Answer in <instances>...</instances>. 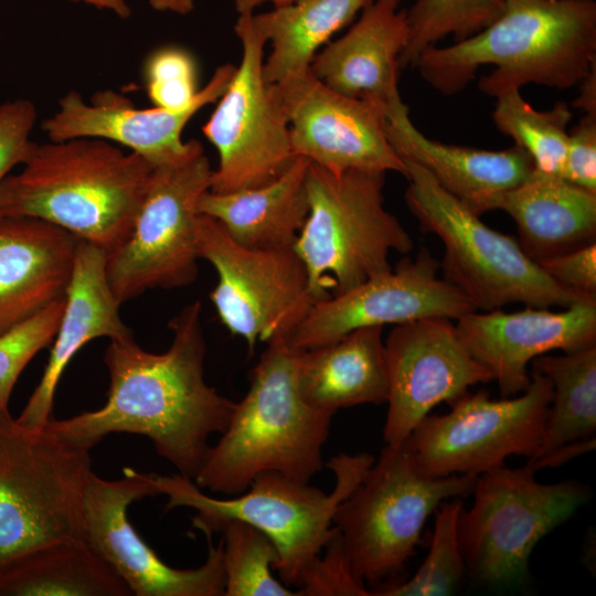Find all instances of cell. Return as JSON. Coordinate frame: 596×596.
Instances as JSON below:
<instances>
[{"label":"cell","instance_id":"f546056e","mask_svg":"<svg viewBox=\"0 0 596 596\" xmlns=\"http://www.w3.org/2000/svg\"><path fill=\"white\" fill-rule=\"evenodd\" d=\"M85 539L46 543L0 566V596H130Z\"/></svg>","mask_w":596,"mask_h":596},{"label":"cell","instance_id":"277c9868","mask_svg":"<svg viewBox=\"0 0 596 596\" xmlns=\"http://www.w3.org/2000/svg\"><path fill=\"white\" fill-rule=\"evenodd\" d=\"M298 353L284 338L267 342L251 370L247 393L236 402L227 427L193 480L201 489L232 497L263 472L309 482L322 469V448L334 413L301 395Z\"/></svg>","mask_w":596,"mask_h":596},{"label":"cell","instance_id":"9c48e42d","mask_svg":"<svg viewBox=\"0 0 596 596\" xmlns=\"http://www.w3.org/2000/svg\"><path fill=\"white\" fill-rule=\"evenodd\" d=\"M89 451L0 413V566L50 542L85 539Z\"/></svg>","mask_w":596,"mask_h":596},{"label":"cell","instance_id":"ab89813d","mask_svg":"<svg viewBox=\"0 0 596 596\" xmlns=\"http://www.w3.org/2000/svg\"><path fill=\"white\" fill-rule=\"evenodd\" d=\"M554 281L596 299V243L538 262Z\"/></svg>","mask_w":596,"mask_h":596},{"label":"cell","instance_id":"74e56055","mask_svg":"<svg viewBox=\"0 0 596 596\" xmlns=\"http://www.w3.org/2000/svg\"><path fill=\"white\" fill-rule=\"evenodd\" d=\"M35 121L36 108L31 100L18 98L0 104V185L28 158L34 143L31 132Z\"/></svg>","mask_w":596,"mask_h":596},{"label":"cell","instance_id":"836d02e7","mask_svg":"<svg viewBox=\"0 0 596 596\" xmlns=\"http://www.w3.org/2000/svg\"><path fill=\"white\" fill-rule=\"evenodd\" d=\"M219 532L223 533L224 596H299L274 576L279 553L266 534L238 520L225 522Z\"/></svg>","mask_w":596,"mask_h":596},{"label":"cell","instance_id":"d6a6232c","mask_svg":"<svg viewBox=\"0 0 596 596\" xmlns=\"http://www.w3.org/2000/svg\"><path fill=\"white\" fill-rule=\"evenodd\" d=\"M505 0H415L406 10L408 36L400 67H414L419 54L446 36L465 40L492 23Z\"/></svg>","mask_w":596,"mask_h":596},{"label":"cell","instance_id":"83f0119b","mask_svg":"<svg viewBox=\"0 0 596 596\" xmlns=\"http://www.w3.org/2000/svg\"><path fill=\"white\" fill-rule=\"evenodd\" d=\"M531 364L552 384L542 439L526 462L536 472L595 449L596 344L558 355L543 354Z\"/></svg>","mask_w":596,"mask_h":596},{"label":"cell","instance_id":"ac0fdd59","mask_svg":"<svg viewBox=\"0 0 596 596\" xmlns=\"http://www.w3.org/2000/svg\"><path fill=\"white\" fill-rule=\"evenodd\" d=\"M272 86L287 111L296 157L333 174L361 170L405 177V164L386 136L383 106L340 94L312 73L295 85Z\"/></svg>","mask_w":596,"mask_h":596},{"label":"cell","instance_id":"7a4b0ae2","mask_svg":"<svg viewBox=\"0 0 596 596\" xmlns=\"http://www.w3.org/2000/svg\"><path fill=\"white\" fill-rule=\"evenodd\" d=\"M595 63V0H505L502 13L483 30L427 47L414 67L434 89L454 95L480 66L493 65L479 88L496 97L529 84L574 87Z\"/></svg>","mask_w":596,"mask_h":596},{"label":"cell","instance_id":"ba28073f","mask_svg":"<svg viewBox=\"0 0 596 596\" xmlns=\"http://www.w3.org/2000/svg\"><path fill=\"white\" fill-rule=\"evenodd\" d=\"M477 477H430L408 438L385 444L332 518L355 574L373 587L395 578L415 554L428 517L443 501L471 494Z\"/></svg>","mask_w":596,"mask_h":596},{"label":"cell","instance_id":"d4e9b609","mask_svg":"<svg viewBox=\"0 0 596 596\" xmlns=\"http://www.w3.org/2000/svg\"><path fill=\"white\" fill-rule=\"evenodd\" d=\"M384 115L386 136L396 153L426 170L468 207L519 184L534 169L530 157L517 146L486 150L428 138L412 123L402 99L386 107Z\"/></svg>","mask_w":596,"mask_h":596},{"label":"cell","instance_id":"5b68a950","mask_svg":"<svg viewBox=\"0 0 596 596\" xmlns=\"http://www.w3.org/2000/svg\"><path fill=\"white\" fill-rule=\"evenodd\" d=\"M374 460L369 454L332 457L327 462L336 476L330 493L277 472L258 475L244 492L227 499L207 496L180 473H155V482L160 494L168 498L166 510L193 509V525L205 536L219 532L231 520L262 531L279 553L275 571L280 581L296 586L333 534L332 518L338 504L361 482Z\"/></svg>","mask_w":596,"mask_h":596},{"label":"cell","instance_id":"4dcf8cb0","mask_svg":"<svg viewBox=\"0 0 596 596\" xmlns=\"http://www.w3.org/2000/svg\"><path fill=\"white\" fill-rule=\"evenodd\" d=\"M494 98L492 120L497 129L530 157L534 170L562 177L572 119L568 105L558 102L551 109L538 110L519 88L507 89Z\"/></svg>","mask_w":596,"mask_h":596},{"label":"cell","instance_id":"52a82bcc","mask_svg":"<svg viewBox=\"0 0 596 596\" xmlns=\"http://www.w3.org/2000/svg\"><path fill=\"white\" fill-rule=\"evenodd\" d=\"M385 173L333 174L309 161L307 220L292 245L315 302L390 272V254L414 246L398 219L384 207Z\"/></svg>","mask_w":596,"mask_h":596},{"label":"cell","instance_id":"2e32d148","mask_svg":"<svg viewBox=\"0 0 596 596\" xmlns=\"http://www.w3.org/2000/svg\"><path fill=\"white\" fill-rule=\"evenodd\" d=\"M438 270L439 262L422 246L414 259L404 256L390 272L312 304L285 340L294 350L306 351L364 327L430 317L457 320L475 311L459 289L438 277Z\"/></svg>","mask_w":596,"mask_h":596},{"label":"cell","instance_id":"30bf717a","mask_svg":"<svg viewBox=\"0 0 596 596\" xmlns=\"http://www.w3.org/2000/svg\"><path fill=\"white\" fill-rule=\"evenodd\" d=\"M534 475L526 465H502L477 477L472 505L459 515L458 535L466 574L481 586L526 582L536 544L593 497L577 480L543 483Z\"/></svg>","mask_w":596,"mask_h":596},{"label":"cell","instance_id":"7c38bea8","mask_svg":"<svg viewBox=\"0 0 596 596\" xmlns=\"http://www.w3.org/2000/svg\"><path fill=\"white\" fill-rule=\"evenodd\" d=\"M518 395L491 400L485 391L466 393L449 412L426 416L408 436L421 469L430 477L479 476L510 456L538 450L552 398L547 376L532 370Z\"/></svg>","mask_w":596,"mask_h":596},{"label":"cell","instance_id":"f1b7e54d","mask_svg":"<svg viewBox=\"0 0 596 596\" xmlns=\"http://www.w3.org/2000/svg\"><path fill=\"white\" fill-rule=\"evenodd\" d=\"M373 0H295L272 11L251 14L272 53L263 64L268 85L290 86L311 74L316 52Z\"/></svg>","mask_w":596,"mask_h":596},{"label":"cell","instance_id":"ee69618b","mask_svg":"<svg viewBox=\"0 0 596 596\" xmlns=\"http://www.w3.org/2000/svg\"><path fill=\"white\" fill-rule=\"evenodd\" d=\"M1 413V412H0Z\"/></svg>","mask_w":596,"mask_h":596},{"label":"cell","instance_id":"6da1fadb","mask_svg":"<svg viewBox=\"0 0 596 596\" xmlns=\"http://www.w3.org/2000/svg\"><path fill=\"white\" fill-rule=\"evenodd\" d=\"M201 311L195 300L169 321L172 341L161 353L142 349L132 334L110 340L103 358L106 403L46 427L88 449L109 434L142 435L178 473L194 480L210 436L225 430L236 406L205 382Z\"/></svg>","mask_w":596,"mask_h":596},{"label":"cell","instance_id":"4316f807","mask_svg":"<svg viewBox=\"0 0 596 596\" xmlns=\"http://www.w3.org/2000/svg\"><path fill=\"white\" fill-rule=\"evenodd\" d=\"M309 160L297 157L275 180L227 193L204 192L198 212L217 220L240 245L292 248L309 213L306 175Z\"/></svg>","mask_w":596,"mask_h":596},{"label":"cell","instance_id":"1f68e13d","mask_svg":"<svg viewBox=\"0 0 596 596\" xmlns=\"http://www.w3.org/2000/svg\"><path fill=\"white\" fill-rule=\"evenodd\" d=\"M464 503L459 498L443 501L435 510V524L428 554L417 572L404 582H384L371 596H446L454 594L466 575L458 535Z\"/></svg>","mask_w":596,"mask_h":596},{"label":"cell","instance_id":"d6986e66","mask_svg":"<svg viewBox=\"0 0 596 596\" xmlns=\"http://www.w3.org/2000/svg\"><path fill=\"white\" fill-rule=\"evenodd\" d=\"M235 68L232 64L219 66L194 100L179 110L136 108L129 98L111 89L96 92L89 100L72 91L60 98L57 110L43 120L42 129L51 141L99 138L129 148L152 167L166 163L185 151V125L223 95Z\"/></svg>","mask_w":596,"mask_h":596},{"label":"cell","instance_id":"cb8c5ba5","mask_svg":"<svg viewBox=\"0 0 596 596\" xmlns=\"http://www.w3.org/2000/svg\"><path fill=\"white\" fill-rule=\"evenodd\" d=\"M500 210L515 222L518 243L535 263L595 243L596 193L562 177L533 169L519 184L490 194L470 207Z\"/></svg>","mask_w":596,"mask_h":596},{"label":"cell","instance_id":"d590c367","mask_svg":"<svg viewBox=\"0 0 596 596\" xmlns=\"http://www.w3.org/2000/svg\"><path fill=\"white\" fill-rule=\"evenodd\" d=\"M143 73L147 94L155 107L185 108L199 92L194 60L182 49L167 46L155 51L147 58Z\"/></svg>","mask_w":596,"mask_h":596},{"label":"cell","instance_id":"f35d334b","mask_svg":"<svg viewBox=\"0 0 596 596\" xmlns=\"http://www.w3.org/2000/svg\"><path fill=\"white\" fill-rule=\"evenodd\" d=\"M562 178L596 193V114H584L568 131Z\"/></svg>","mask_w":596,"mask_h":596},{"label":"cell","instance_id":"7402d4cb","mask_svg":"<svg viewBox=\"0 0 596 596\" xmlns=\"http://www.w3.org/2000/svg\"><path fill=\"white\" fill-rule=\"evenodd\" d=\"M107 254L78 241L65 306L43 375L15 422L28 428H43L53 417V402L61 376L72 358L96 338L110 340L132 334L123 321L120 304L106 273Z\"/></svg>","mask_w":596,"mask_h":596},{"label":"cell","instance_id":"44dd1931","mask_svg":"<svg viewBox=\"0 0 596 596\" xmlns=\"http://www.w3.org/2000/svg\"><path fill=\"white\" fill-rule=\"evenodd\" d=\"M78 241L42 219L0 214V336L65 298Z\"/></svg>","mask_w":596,"mask_h":596},{"label":"cell","instance_id":"e0dca14e","mask_svg":"<svg viewBox=\"0 0 596 596\" xmlns=\"http://www.w3.org/2000/svg\"><path fill=\"white\" fill-rule=\"evenodd\" d=\"M389 394L383 428L386 445L400 444L443 402L492 380L468 351L453 320L417 319L391 330L384 341Z\"/></svg>","mask_w":596,"mask_h":596},{"label":"cell","instance_id":"3957f363","mask_svg":"<svg viewBox=\"0 0 596 596\" xmlns=\"http://www.w3.org/2000/svg\"><path fill=\"white\" fill-rule=\"evenodd\" d=\"M152 166L99 138L34 142L22 170L0 185V214L53 223L107 255L126 241Z\"/></svg>","mask_w":596,"mask_h":596},{"label":"cell","instance_id":"e575fe53","mask_svg":"<svg viewBox=\"0 0 596 596\" xmlns=\"http://www.w3.org/2000/svg\"><path fill=\"white\" fill-rule=\"evenodd\" d=\"M65 298L0 336V412H8L13 387L25 366L52 344Z\"/></svg>","mask_w":596,"mask_h":596},{"label":"cell","instance_id":"9a60e30c","mask_svg":"<svg viewBox=\"0 0 596 596\" xmlns=\"http://www.w3.org/2000/svg\"><path fill=\"white\" fill-rule=\"evenodd\" d=\"M160 494L155 473L124 469L108 480L92 473L85 497V540L136 596H224L222 544L207 535L205 562L195 568L164 563L128 518L132 502Z\"/></svg>","mask_w":596,"mask_h":596},{"label":"cell","instance_id":"5bb4252c","mask_svg":"<svg viewBox=\"0 0 596 596\" xmlns=\"http://www.w3.org/2000/svg\"><path fill=\"white\" fill-rule=\"evenodd\" d=\"M235 33L242 58L202 132L219 153L210 191L235 192L266 184L297 158L289 119L274 87L263 76L264 36L251 14L238 15Z\"/></svg>","mask_w":596,"mask_h":596},{"label":"cell","instance_id":"b9f144b4","mask_svg":"<svg viewBox=\"0 0 596 596\" xmlns=\"http://www.w3.org/2000/svg\"><path fill=\"white\" fill-rule=\"evenodd\" d=\"M578 86L579 94L573 100V107L584 114H596V63Z\"/></svg>","mask_w":596,"mask_h":596},{"label":"cell","instance_id":"4fadbf2b","mask_svg":"<svg viewBox=\"0 0 596 596\" xmlns=\"http://www.w3.org/2000/svg\"><path fill=\"white\" fill-rule=\"evenodd\" d=\"M196 234L200 258L217 275L210 299L230 333L244 339L249 353L258 341L286 339L315 304L294 249L242 246L205 214L199 215Z\"/></svg>","mask_w":596,"mask_h":596},{"label":"cell","instance_id":"ffe728a7","mask_svg":"<svg viewBox=\"0 0 596 596\" xmlns=\"http://www.w3.org/2000/svg\"><path fill=\"white\" fill-rule=\"evenodd\" d=\"M524 307L514 312L475 310L455 323L468 351L498 383L502 397L528 387L529 364L535 358L596 344V301L578 302L563 311Z\"/></svg>","mask_w":596,"mask_h":596},{"label":"cell","instance_id":"603a6c76","mask_svg":"<svg viewBox=\"0 0 596 596\" xmlns=\"http://www.w3.org/2000/svg\"><path fill=\"white\" fill-rule=\"evenodd\" d=\"M401 0H373L340 39L317 53L311 73L331 89L385 109L401 100L400 58L408 25Z\"/></svg>","mask_w":596,"mask_h":596},{"label":"cell","instance_id":"7bdbcfd3","mask_svg":"<svg viewBox=\"0 0 596 596\" xmlns=\"http://www.w3.org/2000/svg\"><path fill=\"white\" fill-rule=\"evenodd\" d=\"M295 0H233L234 7L242 14H252L254 10L265 2H272L275 7H281L294 2Z\"/></svg>","mask_w":596,"mask_h":596},{"label":"cell","instance_id":"8fae6325","mask_svg":"<svg viewBox=\"0 0 596 596\" xmlns=\"http://www.w3.org/2000/svg\"><path fill=\"white\" fill-rule=\"evenodd\" d=\"M213 169L198 140L178 158L152 167L129 235L107 255L110 289L124 304L149 289L180 288L198 275V202Z\"/></svg>","mask_w":596,"mask_h":596},{"label":"cell","instance_id":"60d3db41","mask_svg":"<svg viewBox=\"0 0 596 596\" xmlns=\"http://www.w3.org/2000/svg\"><path fill=\"white\" fill-rule=\"evenodd\" d=\"M74 3H85L99 10H108L118 18L127 19L131 10L126 0H67ZM150 6L161 12H173L177 14H188L194 9L193 0H149Z\"/></svg>","mask_w":596,"mask_h":596},{"label":"cell","instance_id":"484cf974","mask_svg":"<svg viewBox=\"0 0 596 596\" xmlns=\"http://www.w3.org/2000/svg\"><path fill=\"white\" fill-rule=\"evenodd\" d=\"M382 332L383 327H364L331 343L299 351L297 382L304 398L334 414L340 408L386 403Z\"/></svg>","mask_w":596,"mask_h":596},{"label":"cell","instance_id":"8992f818","mask_svg":"<svg viewBox=\"0 0 596 596\" xmlns=\"http://www.w3.org/2000/svg\"><path fill=\"white\" fill-rule=\"evenodd\" d=\"M402 160L408 181L405 204L421 231L441 241L443 278L459 289L476 310L491 311L509 304L567 308L596 301L554 281L524 254L518 240L489 227L426 170Z\"/></svg>","mask_w":596,"mask_h":596},{"label":"cell","instance_id":"8d00e7d4","mask_svg":"<svg viewBox=\"0 0 596 596\" xmlns=\"http://www.w3.org/2000/svg\"><path fill=\"white\" fill-rule=\"evenodd\" d=\"M298 582L299 596H371L366 583L353 571L342 540L334 528L333 534Z\"/></svg>","mask_w":596,"mask_h":596}]
</instances>
